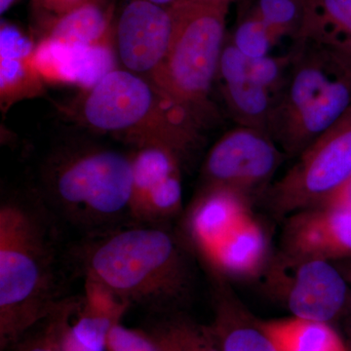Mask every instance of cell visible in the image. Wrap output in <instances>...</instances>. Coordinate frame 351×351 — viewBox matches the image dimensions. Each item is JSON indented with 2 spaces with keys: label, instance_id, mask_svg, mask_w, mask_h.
Masks as SVG:
<instances>
[{
  "label": "cell",
  "instance_id": "6",
  "mask_svg": "<svg viewBox=\"0 0 351 351\" xmlns=\"http://www.w3.org/2000/svg\"><path fill=\"white\" fill-rule=\"evenodd\" d=\"M294 47L295 63L269 125L270 136L286 156H299L351 107V66L321 44Z\"/></svg>",
  "mask_w": 351,
  "mask_h": 351
},
{
  "label": "cell",
  "instance_id": "31",
  "mask_svg": "<svg viewBox=\"0 0 351 351\" xmlns=\"http://www.w3.org/2000/svg\"><path fill=\"white\" fill-rule=\"evenodd\" d=\"M324 46L331 49L341 61L351 66V38L343 39Z\"/></svg>",
  "mask_w": 351,
  "mask_h": 351
},
{
  "label": "cell",
  "instance_id": "32",
  "mask_svg": "<svg viewBox=\"0 0 351 351\" xmlns=\"http://www.w3.org/2000/svg\"><path fill=\"white\" fill-rule=\"evenodd\" d=\"M193 1L199 2V3L210 4V5H219V6H230L233 2L243 1V0H193Z\"/></svg>",
  "mask_w": 351,
  "mask_h": 351
},
{
  "label": "cell",
  "instance_id": "8",
  "mask_svg": "<svg viewBox=\"0 0 351 351\" xmlns=\"http://www.w3.org/2000/svg\"><path fill=\"white\" fill-rule=\"evenodd\" d=\"M285 156L267 132L237 127L208 152L201 169L202 189H230L249 198L267 186Z\"/></svg>",
  "mask_w": 351,
  "mask_h": 351
},
{
  "label": "cell",
  "instance_id": "12",
  "mask_svg": "<svg viewBox=\"0 0 351 351\" xmlns=\"http://www.w3.org/2000/svg\"><path fill=\"white\" fill-rule=\"evenodd\" d=\"M114 39L95 46H73L41 38L32 62L44 83L89 89L115 66Z\"/></svg>",
  "mask_w": 351,
  "mask_h": 351
},
{
  "label": "cell",
  "instance_id": "17",
  "mask_svg": "<svg viewBox=\"0 0 351 351\" xmlns=\"http://www.w3.org/2000/svg\"><path fill=\"white\" fill-rule=\"evenodd\" d=\"M267 235L250 216L204 260L211 269L223 276L252 277L263 272L267 265Z\"/></svg>",
  "mask_w": 351,
  "mask_h": 351
},
{
  "label": "cell",
  "instance_id": "16",
  "mask_svg": "<svg viewBox=\"0 0 351 351\" xmlns=\"http://www.w3.org/2000/svg\"><path fill=\"white\" fill-rule=\"evenodd\" d=\"M117 0H86L60 17H51L43 38L73 46H95L114 39Z\"/></svg>",
  "mask_w": 351,
  "mask_h": 351
},
{
  "label": "cell",
  "instance_id": "3",
  "mask_svg": "<svg viewBox=\"0 0 351 351\" xmlns=\"http://www.w3.org/2000/svg\"><path fill=\"white\" fill-rule=\"evenodd\" d=\"M41 184L46 206L85 237L131 223V154L62 147L44 163Z\"/></svg>",
  "mask_w": 351,
  "mask_h": 351
},
{
  "label": "cell",
  "instance_id": "11",
  "mask_svg": "<svg viewBox=\"0 0 351 351\" xmlns=\"http://www.w3.org/2000/svg\"><path fill=\"white\" fill-rule=\"evenodd\" d=\"M172 32L170 8L128 0L114 25L115 51L123 69L151 80L165 60Z\"/></svg>",
  "mask_w": 351,
  "mask_h": 351
},
{
  "label": "cell",
  "instance_id": "10",
  "mask_svg": "<svg viewBox=\"0 0 351 351\" xmlns=\"http://www.w3.org/2000/svg\"><path fill=\"white\" fill-rule=\"evenodd\" d=\"M131 160V223L170 226L182 211V159L167 147H145Z\"/></svg>",
  "mask_w": 351,
  "mask_h": 351
},
{
  "label": "cell",
  "instance_id": "9",
  "mask_svg": "<svg viewBox=\"0 0 351 351\" xmlns=\"http://www.w3.org/2000/svg\"><path fill=\"white\" fill-rule=\"evenodd\" d=\"M267 286L293 316L304 319L328 323L346 301L345 280L327 261L283 253L269 265Z\"/></svg>",
  "mask_w": 351,
  "mask_h": 351
},
{
  "label": "cell",
  "instance_id": "1",
  "mask_svg": "<svg viewBox=\"0 0 351 351\" xmlns=\"http://www.w3.org/2000/svg\"><path fill=\"white\" fill-rule=\"evenodd\" d=\"M73 258L83 277L101 281L152 316L177 313L193 294L189 245L170 226L129 223L85 237Z\"/></svg>",
  "mask_w": 351,
  "mask_h": 351
},
{
  "label": "cell",
  "instance_id": "4",
  "mask_svg": "<svg viewBox=\"0 0 351 351\" xmlns=\"http://www.w3.org/2000/svg\"><path fill=\"white\" fill-rule=\"evenodd\" d=\"M71 114L82 125L136 149L163 147L182 159L199 141L197 128L149 80L114 69L75 101Z\"/></svg>",
  "mask_w": 351,
  "mask_h": 351
},
{
  "label": "cell",
  "instance_id": "28",
  "mask_svg": "<svg viewBox=\"0 0 351 351\" xmlns=\"http://www.w3.org/2000/svg\"><path fill=\"white\" fill-rule=\"evenodd\" d=\"M106 351H160L145 330L130 329L122 324L113 328Z\"/></svg>",
  "mask_w": 351,
  "mask_h": 351
},
{
  "label": "cell",
  "instance_id": "27",
  "mask_svg": "<svg viewBox=\"0 0 351 351\" xmlns=\"http://www.w3.org/2000/svg\"><path fill=\"white\" fill-rule=\"evenodd\" d=\"M53 311L54 309L47 317L29 330L10 348L11 351H62L58 341Z\"/></svg>",
  "mask_w": 351,
  "mask_h": 351
},
{
  "label": "cell",
  "instance_id": "26",
  "mask_svg": "<svg viewBox=\"0 0 351 351\" xmlns=\"http://www.w3.org/2000/svg\"><path fill=\"white\" fill-rule=\"evenodd\" d=\"M80 306V295L63 298L53 311L57 338L62 351H96L80 343L73 334L71 322Z\"/></svg>",
  "mask_w": 351,
  "mask_h": 351
},
{
  "label": "cell",
  "instance_id": "33",
  "mask_svg": "<svg viewBox=\"0 0 351 351\" xmlns=\"http://www.w3.org/2000/svg\"><path fill=\"white\" fill-rule=\"evenodd\" d=\"M147 1L152 2V3L157 4L166 7V8H170V7L174 6L175 4L179 3L182 0H147Z\"/></svg>",
  "mask_w": 351,
  "mask_h": 351
},
{
  "label": "cell",
  "instance_id": "7",
  "mask_svg": "<svg viewBox=\"0 0 351 351\" xmlns=\"http://www.w3.org/2000/svg\"><path fill=\"white\" fill-rule=\"evenodd\" d=\"M350 177L351 107L299 154L270 188L267 202L278 216H290L319 206Z\"/></svg>",
  "mask_w": 351,
  "mask_h": 351
},
{
  "label": "cell",
  "instance_id": "34",
  "mask_svg": "<svg viewBox=\"0 0 351 351\" xmlns=\"http://www.w3.org/2000/svg\"><path fill=\"white\" fill-rule=\"evenodd\" d=\"M17 0H0V13L4 14Z\"/></svg>",
  "mask_w": 351,
  "mask_h": 351
},
{
  "label": "cell",
  "instance_id": "18",
  "mask_svg": "<svg viewBox=\"0 0 351 351\" xmlns=\"http://www.w3.org/2000/svg\"><path fill=\"white\" fill-rule=\"evenodd\" d=\"M215 302L214 320L209 328L221 351H277L263 329L239 302L219 286Z\"/></svg>",
  "mask_w": 351,
  "mask_h": 351
},
{
  "label": "cell",
  "instance_id": "19",
  "mask_svg": "<svg viewBox=\"0 0 351 351\" xmlns=\"http://www.w3.org/2000/svg\"><path fill=\"white\" fill-rule=\"evenodd\" d=\"M277 351H346L326 322L292 317L261 321Z\"/></svg>",
  "mask_w": 351,
  "mask_h": 351
},
{
  "label": "cell",
  "instance_id": "29",
  "mask_svg": "<svg viewBox=\"0 0 351 351\" xmlns=\"http://www.w3.org/2000/svg\"><path fill=\"white\" fill-rule=\"evenodd\" d=\"M86 0H32L34 6L51 17H60L82 5Z\"/></svg>",
  "mask_w": 351,
  "mask_h": 351
},
{
  "label": "cell",
  "instance_id": "2",
  "mask_svg": "<svg viewBox=\"0 0 351 351\" xmlns=\"http://www.w3.org/2000/svg\"><path fill=\"white\" fill-rule=\"evenodd\" d=\"M56 216L45 203L0 206V346L10 350L58 302Z\"/></svg>",
  "mask_w": 351,
  "mask_h": 351
},
{
  "label": "cell",
  "instance_id": "25",
  "mask_svg": "<svg viewBox=\"0 0 351 351\" xmlns=\"http://www.w3.org/2000/svg\"><path fill=\"white\" fill-rule=\"evenodd\" d=\"M295 59V47L287 54L280 56L269 54L258 59H248L249 77L269 90L276 100L287 82Z\"/></svg>",
  "mask_w": 351,
  "mask_h": 351
},
{
  "label": "cell",
  "instance_id": "13",
  "mask_svg": "<svg viewBox=\"0 0 351 351\" xmlns=\"http://www.w3.org/2000/svg\"><path fill=\"white\" fill-rule=\"evenodd\" d=\"M249 198L226 189H201L184 219V241L205 258L247 218Z\"/></svg>",
  "mask_w": 351,
  "mask_h": 351
},
{
  "label": "cell",
  "instance_id": "20",
  "mask_svg": "<svg viewBox=\"0 0 351 351\" xmlns=\"http://www.w3.org/2000/svg\"><path fill=\"white\" fill-rule=\"evenodd\" d=\"M221 93L232 119L239 126L250 127L269 134L276 98L262 85L245 75L221 80Z\"/></svg>",
  "mask_w": 351,
  "mask_h": 351
},
{
  "label": "cell",
  "instance_id": "22",
  "mask_svg": "<svg viewBox=\"0 0 351 351\" xmlns=\"http://www.w3.org/2000/svg\"><path fill=\"white\" fill-rule=\"evenodd\" d=\"M348 38H351V0H308L295 44L329 45Z\"/></svg>",
  "mask_w": 351,
  "mask_h": 351
},
{
  "label": "cell",
  "instance_id": "21",
  "mask_svg": "<svg viewBox=\"0 0 351 351\" xmlns=\"http://www.w3.org/2000/svg\"><path fill=\"white\" fill-rule=\"evenodd\" d=\"M145 330L160 351H221L209 326L180 311L154 316Z\"/></svg>",
  "mask_w": 351,
  "mask_h": 351
},
{
  "label": "cell",
  "instance_id": "30",
  "mask_svg": "<svg viewBox=\"0 0 351 351\" xmlns=\"http://www.w3.org/2000/svg\"><path fill=\"white\" fill-rule=\"evenodd\" d=\"M319 206L337 208V209L351 211V177Z\"/></svg>",
  "mask_w": 351,
  "mask_h": 351
},
{
  "label": "cell",
  "instance_id": "5",
  "mask_svg": "<svg viewBox=\"0 0 351 351\" xmlns=\"http://www.w3.org/2000/svg\"><path fill=\"white\" fill-rule=\"evenodd\" d=\"M170 10L169 50L149 82L200 130L217 115L210 95L226 41L230 7L182 0Z\"/></svg>",
  "mask_w": 351,
  "mask_h": 351
},
{
  "label": "cell",
  "instance_id": "14",
  "mask_svg": "<svg viewBox=\"0 0 351 351\" xmlns=\"http://www.w3.org/2000/svg\"><path fill=\"white\" fill-rule=\"evenodd\" d=\"M36 44L8 23L0 29V103L3 112L14 104L44 94V82L32 62Z\"/></svg>",
  "mask_w": 351,
  "mask_h": 351
},
{
  "label": "cell",
  "instance_id": "23",
  "mask_svg": "<svg viewBox=\"0 0 351 351\" xmlns=\"http://www.w3.org/2000/svg\"><path fill=\"white\" fill-rule=\"evenodd\" d=\"M279 38L297 40L306 17L308 0H243Z\"/></svg>",
  "mask_w": 351,
  "mask_h": 351
},
{
  "label": "cell",
  "instance_id": "24",
  "mask_svg": "<svg viewBox=\"0 0 351 351\" xmlns=\"http://www.w3.org/2000/svg\"><path fill=\"white\" fill-rule=\"evenodd\" d=\"M237 25L230 39L248 59L267 56L280 38L245 3H239Z\"/></svg>",
  "mask_w": 351,
  "mask_h": 351
},
{
  "label": "cell",
  "instance_id": "15",
  "mask_svg": "<svg viewBox=\"0 0 351 351\" xmlns=\"http://www.w3.org/2000/svg\"><path fill=\"white\" fill-rule=\"evenodd\" d=\"M130 307L126 300L106 284L85 276L80 306L71 322L73 334L87 348L106 351L110 332L121 324Z\"/></svg>",
  "mask_w": 351,
  "mask_h": 351
}]
</instances>
